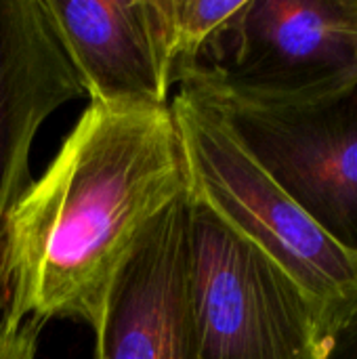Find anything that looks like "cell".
Segmentation results:
<instances>
[{
    "mask_svg": "<svg viewBox=\"0 0 357 359\" xmlns=\"http://www.w3.org/2000/svg\"><path fill=\"white\" fill-rule=\"evenodd\" d=\"M185 194L170 103H88L6 215L0 324L95 330L147 227Z\"/></svg>",
    "mask_w": 357,
    "mask_h": 359,
    "instance_id": "6da1fadb",
    "label": "cell"
},
{
    "mask_svg": "<svg viewBox=\"0 0 357 359\" xmlns=\"http://www.w3.org/2000/svg\"><path fill=\"white\" fill-rule=\"evenodd\" d=\"M185 263L198 358L318 359L332 316L189 191Z\"/></svg>",
    "mask_w": 357,
    "mask_h": 359,
    "instance_id": "7a4b0ae2",
    "label": "cell"
},
{
    "mask_svg": "<svg viewBox=\"0 0 357 359\" xmlns=\"http://www.w3.org/2000/svg\"><path fill=\"white\" fill-rule=\"evenodd\" d=\"M187 191L280 263L330 316L357 299V257L335 244L187 88L170 99Z\"/></svg>",
    "mask_w": 357,
    "mask_h": 359,
    "instance_id": "3957f363",
    "label": "cell"
},
{
    "mask_svg": "<svg viewBox=\"0 0 357 359\" xmlns=\"http://www.w3.org/2000/svg\"><path fill=\"white\" fill-rule=\"evenodd\" d=\"M179 88L210 103L295 204L357 257V82L307 103L252 99L208 74Z\"/></svg>",
    "mask_w": 357,
    "mask_h": 359,
    "instance_id": "277c9868",
    "label": "cell"
},
{
    "mask_svg": "<svg viewBox=\"0 0 357 359\" xmlns=\"http://www.w3.org/2000/svg\"><path fill=\"white\" fill-rule=\"evenodd\" d=\"M204 74L274 103L337 95L357 82V0H246Z\"/></svg>",
    "mask_w": 357,
    "mask_h": 359,
    "instance_id": "5b68a950",
    "label": "cell"
},
{
    "mask_svg": "<svg viewBox=\"0 0 357 359\" xmlns=\"http://www.w3.org/2000/svg\"><path fill=\"white\" fill-rule=\"evenodd\" d=\"M185 196L147 227L120 271L93 330L95 359H200L187 290Z\"/></svg>",
    "mask_w": 357,
    "mask_h": 359,
    "instance_id": "8992f818",
    "label": "cell"
},
{
    "mask_svg": "<svg viewBox=\"0 0 357 359\" xmlns=\"http://www.w3.org/2000/svg\"><path fill=\"white\" fill-rule=\"evenodd\" d=\"M84 97L40 0H0V236L32 183L29 154L42 124Z\"/></svg>",
    "mask_w": 357,
    "mask_h": 359,
    "instance_id": "52a82bcc",
    "label": "cell"
},
{
    "mask_svg": "<svg viewBox=\"0 0 357 359\" xmlns=\"http://www.w3.org/2000/svg\"><path fill=\"white\" fill-rule=\"evenodd\" d=\"M40 4L90 103H170L149 0Z\"/></svg>",
    "mask_w": 357,
    "mask_h": 359,
    "instance_id": "ba28073f",
    "label": "cell"
},
{
    "mask_svg": "<svg viewBox=\"0 0 357 359\" xmlns=\"http://www.w3.org/2000/svg\"><path fill=\"white\" fill-rule=\"evenodd\" d=\"M170 88L208 72L246 0H149Z\"/></svg>",
    "mask_w": 357,
    "mask_h": 359,
    "instance_id": "9c48e42d",
    "label": "cell"
},
{
    "mask_svg": "<svg viewBox=\"0 0 357 359\" xmlns=\"http://www.w3.org/2000/svg\"><path fill=\"white\" fill-rule=\"evenodd\" d=\"M318 359H357V299L328 322Z\"/></svg>",
    "mask_w": 357,
    "mask_h": 359,
    "instance_id": "30bf717a",
    "label": "cell"
},
{
    "mask_svg": "<svg viewBox=\"0 0 357 359\" xmlns=\"http://www.w3.org/2000/svg\"><path fill=\"white\" fill-rule=\"evenodd\" d=\"M42 326L25 322L19 328L0 324V359H36Z\"/></svg>",
    "mask_w": 357,
    "mask_h": 359,
    "instance_id": "8fae6325",
    "label": "cell"
}]
</instances>
